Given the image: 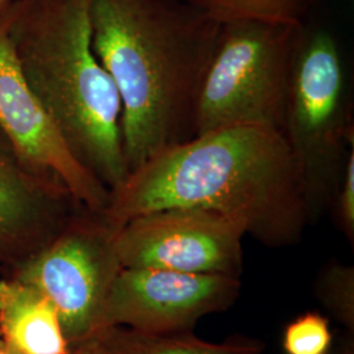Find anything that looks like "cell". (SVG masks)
Returning a JSON list of instances; mask_svg holds the SVG:
<instances>
[{"mask_svg": "<svg viewBox=\"0 0 354 354\" xmlns=\"http://www.w3.org/2000/svg\"><path fill=\"white\" fill-rule=\"evenodd\" d=\"M102 213L80 207L44 248L4 270L41 291L55 307L71 348L102 330L104 310L122 266Z\"/></svg>", "mask_w": 354, "mask_h": 354, "instance_id": "obj_6", "label": "cell"}, {"mask_svg": "<svg viewBox=\"0 0 354 354\" xmlns=\"http://www.w3.org/2000/svg\"><path fill=\"white\" fill-rule=\"evenodd\" d=\"M83 207L64 183L26 162L0 130V266L49 244Z\"/></svg>", "mask_w": 354, "mask_h": 354, "instance_id": "obj_10", "label": "cell"}, {"mask_svg": "<svg viewBox=\"0 0 354 354\" xmlns=\"http://www.w3.org/2000/svg\"><path fill=\"white\" fill-rule=\"evenodd\" d=\"M91 0H13L8 35L26 83L80 163L109 190L127 176L121 100L92 48Z\"/></svg>", "mask_w": 354, "mask_h": 354, "instance_id": "obj_3", "label": "cell"}, {"mask_svg": "<svg viewBox=\"0 0 354 354\" xmlns=\"http://www.w3.org/2000/svg\"><path fill=\"white\" fill-rule=\"evenodd\" d=\"M245 223L205 209H165L138 215L114 234L122 268L165 269L241 279Z\"/></svg>", "mask_w": 354, "mask_h": 354, "instance_id": "obj_7", "label": "cell"}, {"mask_svg": "<svg viewBox=\"0 0 354 354\" xmlns=\"http://www.w3.org/2000/svg\"><path fill=\"white\" fill-rule=\"evenodd\" d=\"M0 348L12 354H71L50 301L24 281L0 279Z\"/></svg>", "mask_w": 354, "mask_h": 354, "instance_id": "obj_11", "label": "cell"}, {"mask_svg": "<svg viewBox=\"0 0 354 354\" xmlns=\"http://www.w3.org/2000/svg\"><path fill=\"white\" fill-rule=\"evenodd\" d=\"M342 354H353V351H349V349H346V351H345V352H344Z\"/></svg>", "mask_w": 354, "mask_h": 354, "instance_id": "obj_20", "label": "cell"}, {"mask_svg": "<svg viewBox=\"0 0 354 354\" xmlns=\"http://www.w3.org/2000/svg\"><path fill=\"white\" fill-rule=\"evenodd\" d=\"M12 1L13 0H0V16L8 10V7L11 6Z\"/></svg>", "mask_w": 354, "mask_h": 354, "instance_id": "obj_18", "label": "cell"}, {"mask_svg": "<svg viewBox=\"0 0 354 354\" xmlns=\"http://www.w3.org/2000/svg\"><path fill=\"white\" fill-rule=\"evenodd\" d=\"M0 354H12V353H10V352H7V351H4V349H1V348H0Z\"/></svg>", "mask_w": 354, "mask_h": 354, "instance_id": "obj_19", "label": "cell"}, {"mask_svg": "<svg viewBox=\"0 0 354 354\" xmlns=\"http://www.w3.org/2000/svg\"><path fill=\"white\" fill-rule=\"evenodd\" d=\"M205 209L241 219L269 248L294 245L310 225L304 184L283 134L234 125L194 136L130 171L102 210L118 230L138 215Z\"/></svg>", "mask_w": 354, "mask_h": 354, "instance_id": "obj_1", "label": "cell"}, {"mask_svg": "<svg viewBox=\"0 0 354 354\" xmlns=\"http://www.w3.org/2000/svg\"><path fill=\"white\" fill-rule=\"evenodd\" d=\"M241 289L238 277L122 268L105 304L102 329L121 326L145 333L192 332L203 317L228 310Z\"/></svg>", "mask_w": 354, "mask_h": 354, "instance_id": "obj_8", "label": "cell"}, {"mask_svg": "<svg viewBox=\"0 0 354 354\" xmlns=\"http://www.w3.org/2000/svg\"><path fill=\"white\" fill-rule=\"evenodd\" d=\"M96 337L111 354H263L264 351L261 342L245 337L212 342L192 332L145 333L121 326L102 329Z\"/></svg>", "mask_w": 354, "mask_h": 354, "instance_id": "obj_12", "label": "cell"}, {"mask_svg": "<svg viewBox=\"0 0 354 354\" xmlns=\"http://www.w3.org/2000/svg\"><path fill=\"white\" fill-rule=\"evenodd\" d=\"M315 292L329 314L353 333V266L330 261L317 276Z\"/></svg>", "mask_w": 354, "mask_h": 354, "instance_id": "obj_14", "label": "cell"}, {"mask_svg": "<svg viewBox=\"0 0 354 354\" xmlns=\"http://www.w3.org/2000/svg\"><path fill=\"white\" fill-rule=\"evenodd\" d=\"M92 48L121 100L127 171L194 137L222 23L187 0H91Z\"/></svg>", "mask_w": 354, "mask_h": 354, "instance_id": "obj_2", "label": "cell"}, {"mask_svg": "<svg viewBox=\"0 0 354 354\" xmlns=\"http://www.w3.org/2000/svg\"><path fill=\"white\" fill-rule=\"evenodd\" d=\"M282 134L304 184L310 223L330 207L354 140L342 50L327 26L298 30Z\"/></svg>", "mask_w": 354, "mask_h": 354, "instance_id": "obj_4", "label": "cell"}, {"mask_svg": "<svg viewBox=\"0 0 354 354\" xmlns=\"http://www.w3.org/2000/svg\"><path fill=\"white\" fill-rule=\"evenodd\" d=\"M0 130L26 162L58 177L83 207L95 213L105 209L111 190L80 163L26 83L13 53L6 12L0 16Z\"/></svg>", "mask_w": 354, "mask_h": 354, "instance_id": "obj_9", "label": "cell"}, {"mask_svg": "<svg viewBox=\"0 0 354 354\" xmlns=\"http://www.w3.org/2000/svg\"><path fill=\"white\" fill-rule=\"evenodd\" d=\"M339 227L346 239L354 241V140L349 145L340 184L333 203Z\"/></svg>", "mask_w": 354, "mask_h": 354, "instance_id": "obj_16", "label": "cell"}, {"mask_svg": "<svg viewBox=\"0 0 354 354\" xmlns=\"http://www.w3.org/2000/svg\"><path fill=\"white\" fill-rule=\"evenodd\" d=\"M216 21H261L299 26L317 0H187Z\"/></svg>", "mask_w": 354, "mask_h": 354, "instance_id": "obj_13", "label": "cell"}, {"mask_svg": "<svg viewBox=\"0 0 354 354\" xmlns=\"http://www.w3.org/2000/svg\"><path fill=\"white\" fill-rule=\"evenodd\" d=\"M71 354H111V352L99 337H95L73 348Z\"/></svg>", "mask_w": 354, "mask_h": 354, "instance_id": "obj_17", "label": "cell"}, {"mask_svg": "<svg viewBox=\"0 0 354 354\" xmlns=\"http://www.w3.org/2000/svg\"><path fill=\"white\" fill-rule=\"evenodd\" d=\"M299 28L261 21L222 24L198 93L194 136L234 125L282 133Z\"/></svg>", "mask_w": 354, "mask_h": 354, "instance_id": "obj_5", "label": "cell"}, {"mask_svg": "<svg viewBox=\"0 0 354 354\" xmlns=\"http://www.w3.org/2000/svg\"><path fill=\"white\" fill-rule=\"evenodd\" d=\"M330 345L328 319L315 311L294 319L283 332L282 346L286 354H327Z\"/></svg>", "mask_w": 354, "mask_h": 354, "instance_id": "obj_15", "label": "cell"}]
</instances>
